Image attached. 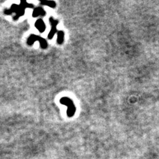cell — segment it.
<instances>
[{"label":"cell","instance_id":"cell-1","mask_svg":"<svg viewBox=\"0 0 159 159\" xmlns=\"http://www.w3.org/2000/svg\"><path fill=\"white\" fill-rule=\"evenodd\" d=\"M33 4H29L25 1H22L19 5L13 4L10 9L5 10L4 13L6 15H11L13 13H15L16 15L13 17V19L17 20L20 17L23 16L26 8H33Z\"/></svg>","mask_w":159,"mask_h":159},{"label":"cell","instance_id":"cell-2","mask_svg":"<svg viewBox=\"0 0 159 159\" xmlns=\"http://www.w3.org/2000/svg\"><path fill=\"white\" fill-rule=\"evenodd\" d=\"M60 103L62 105L67 106V116L68 117H72L76 113V106L71 99L67 97H63L60 99Z\"/></svg>","mask_w":159,"mask_h":159},{"label":"cell","instance_id":"cell-3","mask_svg":"<svg viewBox=\"0 0 159 159\" xmlns=\"http://www.w3.org/2000/svg\"><path fill=\"white\" fill-rule=\"evenodd\" d=\"M35 41H39L40 43V46H41V48L45 49L48 47V43L46 39H44V38L40 36L36 35V34H31V35H30V37L27 39V43L28 45L31 46Z\"/></svg>","mask_w":159,"mask_h":159},{"label":"cell","instance_id":"cell-4","mask_svg":"<svg viewBox=\"0 0 159 159\" xmlns=\"http://www.w3.org/2000/svg\"><path fill=\"white\" fill-rule=\"evenodd\" d=\"M49 21L50 23H51V31L48 33V39H52L53 38V37L54 36V34H55L58 31L57 29V25L58 24L59 21L58 20L54 19L52 17H51L49 18Z\"/></svg>","mask_w":159,"mask_h":159},{"label":"cell","instance_id":"cell-5","mask_svg":"<svg viewBox=\"0 0 159 159\" xmlns=\"http://www.w3.org/2000/svg\"><path fill=\"white\" fill-rule=\"evenodd\" d=\"M34 26H35V27L38 29V31L41 33H43V32H44V31H45L46 29L45 23H44V21L42 19H37L35 22V24H34Z\"/></svg>","mask_w":159,"mask_h":159},{"label":"cell","instance_id":"cell-6","mask_svg":"<svg viewBox=\"0 0 159 159\" xmlns=\"http://www.w3.org/2000/svg\"><path fill=\"white\" fill-rule=\"evenodd\" d=\"M46 15V12L42 7H36L33 10V17H37L38 16H44Z\"/></svg>","mask_w":159,"mask_h":159},{"label":"cell","instance_id":"cell-7","mask_svg":"<svg viewBox=\"0 0 159 159\" xmlns=\"http://www.w3.org/2000/svg\"><path fill=\"white\" fill-rule=\"evenodd\" d=\"M64 39V32L62 31H58L57 32V43L62 44Z\"/></svg>","mask_w":159,"mask_h":159},{"label":"cell","instance_id":"cell-8","mask_svg":"<svg viewBox=\"0 0 159 159\" xmlns=\"http://www.w3.org/2000/svg\"><path fill=\"white\" fill-rule=\"evenodd\" d=\"M40 3L43 6H47L52 8L56 7V3L53 1H41L40 2Z\"/></svg>","mask_w":159,"mask_h":159}]
</instances>
